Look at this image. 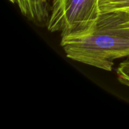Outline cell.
Wrapping results in <instances>:
<instances>
[{
    "mask_svg": "<svg viewBox=\"0 0 129 129\" xmlns=\"http://www.w3.org/2000/svg\"><path fill=\"white\" fill-rule=\"evenodd\" d=\"M60 45L71 60L111 71L115 60L129 56L128 11H102L91 34L61 40Z\"/></svg>",
    "mask_w": 129,
    "mask_h": 129,
    "instance_id": "1",
    "label": "cell"
},
{
    "mask_svg": "<svg viewBox=\"0 0 129 129\" xmlns=\"http://www.w3.org/2000/svg\"><path fill=\"white\" fill-rule=\"evenodd\" d=\"M100 14L99 0H66L57 31L61 40L91 34Z\"/></svg>",
    "mask_w": 129,
    "mask_h": 129,
    "instance_id": "2",
    "label": "cell"
},
{
    "mask_svg": "<svg viewBox=\"0 0 129 129\" xmlns=\"http://www.w3.org/2000/svg\"><path fill=\"white\" fill-rule=\"evenodd\" d=\"M16 3L21 13L38 26H47L51 12L49 0H10Z\"/></svg>",
    "mask_w": 129,
    "mask_h": 129,
    "instance_id": "3",
    "label": "cell"
},
{
    "mask_svg": "<svg viewBox=\"0 0 129 129\" xmlns=\"http://www.w3.org/2000/svg\"><path fill=\"white\" fill-rule=\"evenodd\" d=\"M66 1V0H53L50 18L47 26L49 31L52 32L58 31L62 12Z\"/></svg>",
    "mask_w": 129,
    "mask_h": 129,
    "instance_id": "4",
    "label": "cell"
},
{
    "mask_svg": "<svg viewBox=\"0 0 129 129\" xmlns=\"http://www.w3.org/2000/svg\"><path fill=\"white\" fill-rule=\"evenodd\" d=\"M101 12L118 10H129V0H99Z\"/></svg>",
    "mask_w": 129,
    "mask_h": 129,
    "instance_id": "5",
    "label": "cell"
},
{
    "mask_svg": "<svg viewBox=\"0 0 129 129\" xmlns=\"http://www.w3.org/2000/svg\"><path fill=\"white\" fill-rule=\"evenodd\" d=\"M117 74L120 83L129 87V56L118 66Z\"/></svg>",
    "mask_w": 129,
    "mask_h": 129,
    "instance_id": "6",
    "label": "cell"
},
{
    "mask_svg": "<svg viewBox=\"0 0 129 129\" xmlns=\"http://www.w3.org/2000/svg\"><path fill=\"white\" fill-rule=\"evenodd\" d=\"M127 10V11H128V14H129V10Z\"/></svg>",
    "mask_w": 129,
    "mask_h": 129,
    "instance_id": "7",
    "label": "cell"
}]
</instances>
